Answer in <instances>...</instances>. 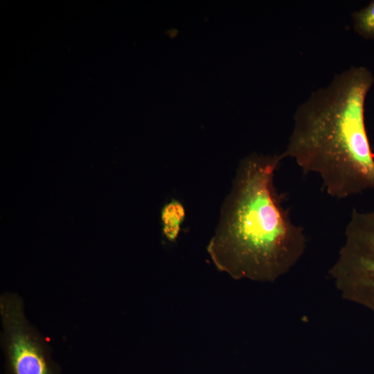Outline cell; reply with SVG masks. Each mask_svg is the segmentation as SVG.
<instances>
[{
    "label": "cell",
    "mask_w": 374,
    "mask_h": 374,
    "mask_svg": "<svg viewBox=\"0 0 374 374\" xmlns=\"http://www.w3.org/2000/svg\"><path fill=\"white\" fill-rule=\"evenodd\" d=\"M285 155L251 153L241 159L207 246L215 267L234 279L273 283L301 258L307 240L274 185Z\"/></svg>",
    "instance_id": "6da1fadb"
},
{
    "label": "cell",
    "mask_w": 374,
    "mask_h": 374,
    "mask_svg": "<svg viewBox=\"0 0 374 374\" xmlns=\"http://www.w3.org/2000/svg\"><path fill=\"white\" fill-rule=\"evenodd\" d=\"M374 82L369 69L351 66L312 92L296 109L283 152L305 174L316 173L338 199L374 190V153L365 123V103Z\"/></svg>",
    "instance_id": "7a4b0ae2"
},
{
    "label": "cell",
    "mask_w": 374,
    "mask_h": 374,
    "mask_svg": "<svg viewBox=\"0 0 374 374\" xmlns=\"http://www.w3.org/2000/svg\"><path fill=\"white\" fill-rule=\"evenodd\" d=\"M344 235L330 276L343 299L374 314V209L353 208Z\"/></svg>",
    "instance_id": "3957f363"
},
{
    "label": "cell",
    "mask_w": 374,
    "mask_h": 374,
    "mask_svg": "<svg viewBox=\"0 0 374 374\" xmlns=\"http://www.w3.org/2000/svg\"><path fill=\"white\" fill-rule=\"evenodd\" d=\"M1 342L10 374H56L48 344L28 321L21 297L0 296Z\"/></svg>",
    "instance_id": "277c9868"
},
{
    "label": "cell",
    "mask_w": 374,
    "mask_h": 374,
    "mask_svg": "<svg viewBox=\"0 0 374 374\" xmlns=\"http://www.w3.org/2000/svg\"><path fill=\"white\" fill-rule=\"evenodd\" d=\"M185 216V208L179 201L173 199L165 204L161 211V221L163 235L168 241L176 240Z\"/></svg>",
    "instance_id": "5b68a950"
},
{
    "label": "cell",
    "mask_w": 374,
    "mask_h": 374,
    "mask_svg": "<svg viewBox=\"0 0 374 374\" xmlns=\"http://www.w3.org/2000/svg\"><path fill=\"white\" fill-rule=\"evenodd\" d=\"M355 31L366 39H374V0L352 14Z\"/></svg>",
    "instance_id": "8992f818"
}]
</instances>
